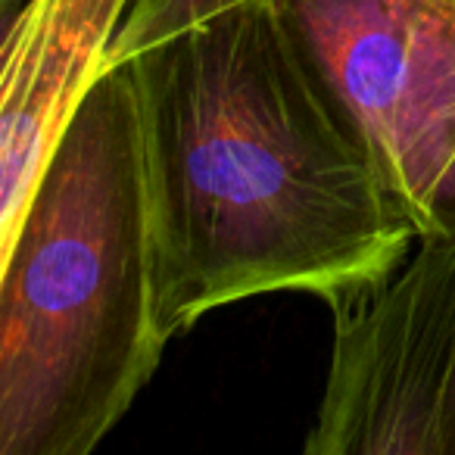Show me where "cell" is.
<instances>
[{
    "mask_svg": "<svg viewBox=\"0 0 455 455\" xmlns=\"http://www.w3.org/2000/svg\"><path fill=\"white\" fill-rule=\"evenodd\" d=\"M132 60L169 340L266 293L334 306L409 259L415 225L284 0H241Z\"/></svg>",
    "mask_w": 455,
    "mask_h": 455,
    "instance_id": "cell-1",
    "label": "cell"
},
{
    "mask_svg": "<svg viewBox=\"0 0 455 455\" xmlns=\"http://www.w3.org/2000/svg\"><path fill=\"white\" fill-rule=\"evenodd\" d=\"M156 221L134 60L103 69L0 235V455H88L156 374Z\"/></svg>",
    "mask_w": 455,
    "mask_h": 455,
    "instance_id": "cell-2",
    "label": "cell"
},
{
    "mask_svg": "<svg viewBox=\"0 0 455 455\" xmlns=\"http://www.w3.org/2000/svg\"><path fill=\"white\" fill-rule=\"evenodd\" d=\"M418 237L455 235L452 0H284Z\"/></svg>",
    "mask_w": 455,
    "mask_h": 455,
    "instance_id": "cell-3",
    "label": "cell"
},
{
    "mask_svg": "<svg viewBox=\"0 0 455 455\" xmlns=\"http://www.w3.org/2000/svg\"><path fill=\"white\" fill-rule=\"evenodd\" d=\"M306 455H449L455 387V235L343 297Z\"/></svg>",
    "mask_w": 455,
    "mask_h": 455,
    "instance_id": "cell-4",
    "label": "cell"
},
{
    "mask_svg": "<svg viewBox=\"0 0 455 455\" xmlns=\"http://www.w3.org/2000/svg\"><path fill=\"white\" fill-rule=\"evenodd\" d=\"M132 0H4L0 235L44 159L107 69Z\"/></svg>",
    "mask_w": 455,
    "mask_h": 455,
    "instance_id": "cell-5",
    "label": "cell"
},
{
    "mask_svg": "<svg viewBox=\"0 0 455 455\" xmlns=\"http://www.w3.org/2000/svg\"><path fill=\"white\" fill-rule=\"evenodd\" d=\"M235 4L241 0H132L125 22L113 41V51H109L107 69L138 57L150 44L172 38L181 28L194 26L219 10L235 7Z\"/></svg>",
    "mask_w": 455,
    "mask_h": 455,
    "instance_id": "cell-6",
    "label": "cell"
},
{
    "mask_svg": "<svg viewBox=\"0 0 455 455\" xmlns=\"http://www.w3.org/2000/svg\"><path fill=\"white\" fill-rule=\"evenodd\" d=\"M449 455H455V387H452V405H449Z\"/></svg>",
    "mask_w": 455,
    "mask_h": 455,
    "instance_id": "cell-7",
    "label": "cell"
},
{
    "mask_svg": "<svg viewBox=\"0 0 455 455\" xmlns=\"http://www.w3.org/2000/svg\"><path fill=\"white\" fill-rule=\"evenodd\" d=\"M452 7H455V0H452Z\"/></svg>",
    "mask_w": 455,
    "mask_h": 455,
    "instance_id": "cell-8",
    "label": "cell"
}]
</instances>
